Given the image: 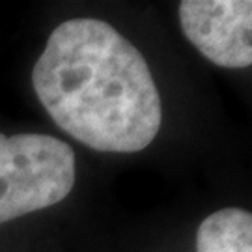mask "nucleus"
Returning a JSON list of instances; mask_svg holds the SVG:
<instances>
[{
    "mask_svg": "<svg viewBox=\"0 0 252 252\" xmlns=\"http://www.w3.org/2000/svg\"><path fill=\"white\" fill-rule=\"evenodd\" d=\"M185 37L207 60L220 67L252 63V2L187 0L180 4Z\"/></svg>",
    "mask_w": 252,
    "mask_h": 252,
    "instance_id": "7ed1b4c3",
    "label": "nucleus"
},
{
    "mask_svg": "<svg viewBox=\"0 0 252 252\" xmlns=\"http://www.w3.org/2000/svg\"><path fill=\"white\" fill-rule=\"evenodd\" d=\"M75 178V152L63 140L0 133V224L62 202Z\"/></svg>",
    "mask_w": 252,
    "mask_h": 252,
    "instance_id": "f03ea898",
    "label": "nucleus"
},
{
    "mask_svg": "<svg viewBox=\"0 0 252 252\" xmlns=\"http://www.w3.org/2000/svg\"><path fill=\"white\" fill-rule=\"evenodd\" d=\"M32 84L54 124L92 150L135 153L155 140L161 97L144 56L99 19L54 28Z\"/></svg>",
    "mask_w": 252,
    "mask_h": 252,
    "instance_id": "f257e3e1",
    "label": "nucleus"
},
{
    "mask_svg": "<svg viewBox=\"0 0 252 252\" xmlns=\"http://www.w3.org/2000/svg\"><path fill=\"white\" fill-rule=\"evenodd\" d=\"M196 252H252V215L239 207H224L202 220Z\"/></svg>",
    "mask_w": 252,
    "mask_h": 252,
    "instance_id": "20e7f679",
    "label": "nucleus"
}]
</instances>
